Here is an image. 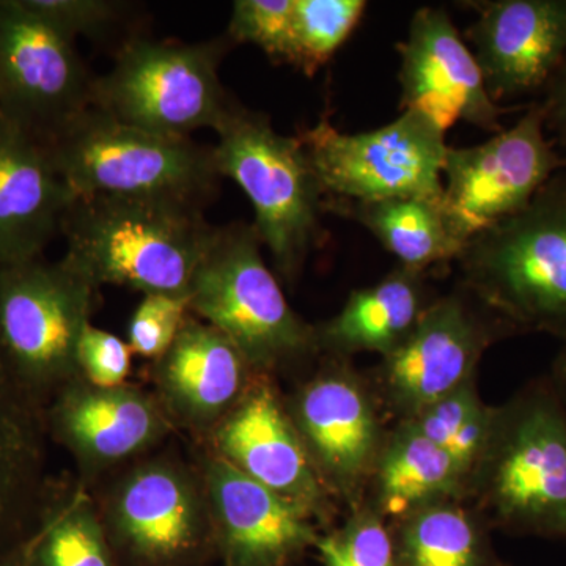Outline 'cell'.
<instances>
[{
  "label": "cell",
  "instance_id": "6da1fadb",
  "mask_svg": "<svg viewBox=\"0 0 566 566\" xmlns=\"http://www.w3.org/2000/svg\"><path fill=\"white\" fill-rule=\"evenodd\" d=\"M218 227L203 208L159 199L76 197L66 212L63 262L96 289L188 296Z\"/></svg>",
  "mask_w": 566,
  "mask_h": 566
},
{
  "label": "cell",
  "instance_id": "7a4b0ae2",
  "mask_svg": "<svg viewBox=\"0 0 566 566\" xmlns=\"http://www.w3.org/2000/svg\"><path fill=\"white\" fill-rule=\"evenodd\" d=\"M455 263L461 289L513 333L566 342V166L523 211L468 241Z\"/></svg>",
  "mask_w": 566,
  "mask_h": 566
},
{
  "label": "cell",
  "instance_id": "3957f363",
  "mask_svg": "<svg viewBox=\"0 0 566 566\" xmlns=\"http://www.w3.org/2000/svg\"><path fill=\"white\" fill-rule=\"evenodd\" d=\"M468 493L499 526L566 538V408L551 382L494 408Z\"/></svg>",
  "mask_w": 566,
  "mask_h": 566
},
{
  "label": "cell",
  "instance_id": "277c9868",
  "mask_svg": "<svg viewBox=\"0 0 566 566\" xmlns=\"http://www.w3.org/2000/svg\"><path fill=\"white\" fill-rule=\"evenodd\" d=\"M44 147L76 197L175 200L205 208L222 178L212 147L145 132L93 107Z\"/></svg>",
  "mask_w": 566,
  "mask_h": 566
},
{
  "label": "cell",
  "instance_id": "5b68a950",
  "mask_svg": "<svg viewBox=\"0 0 566 566\" xmlns=\"http://www.w3.org/2000/svg\"><path fill=\"white\" fill-rule=\"evenodd\" d=\"M216 133V169L251 200L253 227L282 281L296 282L324 238L322 188L300 142L240 102Z\"/></svg>",
  "mask_w": 566,
  "mask_h": 566
},
{
  "label": "cell",
  "instance_id": "8992f818",
  "mask_svg": "<svg viewBox=\"0 0 566 566\" xmlns=\"http://www.w3.org/2000/svg\"><path fill=\"white\" fill-rule=\"evenodd\" d=\"M253 223L218 227L193 275L191 314L221 331L253 370L270 374L319 353L314 326L305 323L266 266Z\"/></svg>",
  "mask_w": 566,
  "mask_h": 566
},
{
  "label": "cell",
  "instance_id": "52a82bcc",
  "mask_svg": "<svg viewBox=\"0 0 566 566\" xmlns=\"http://www.w3.org/2000/svg\"><path fill=\"white\" fill-rule=\"evenodd\" d=\"M232 46L227 35L197 43L134 36L123 44L114 66L95 77L92 107L163 136L218 132L238 104L219 77Z\"/></svg>",
  "mask_w": 566,
  "mask_h": 566
},
{
  "label": "cell",
  "instance_id": "ba28073f",
  "mask_svg": "<svg viewBox=\"0 0 566 566\" xmlns=\"http://www.w3.org/2000/svg\"><path fill=\"white\" fill-rule=\"evenodd\" d=\"M98 296L63 260L0 266V352L41 405L80 376L77 344Z\"/></svg>",
  "mask_w": 566,
  "mask_h": 566
},
{
  "label": "cell",
  "instance_id": "9c48e42d",
  "mask_svg": "<svg viewBox=\"0 0 566 566\" xmlns=\"http://www.w3.org/2000/svg\"><path fill=\"white\" fill-rule=\"evenodd\" d=\"M296 139L326 199L378 202L422 199L442 202L446 132L417 112L381 128L342 133L323 117Z\"/></svg>",
  "mask_w": 566,
  "mask_h": 566
},
{
  "label": "cell",
  "instance_id": "30bf717a",
  "mask_svg": "<svg viewBox=\"0 0 566 566\" xmlns=\"http://www.w3.org/2000/svg\"><path fill=\"white\" fill-rule=\"evenodd\" d=\"M566 159L532 102L512 128L474 147H449L442 169V210L464 245L523 211Z\"/></svg>",
  "mask_w": 566,
  "mask_h": 566
},
{
  "label": "cell",
  "instance_id": "8fae6325",
  "mask_svg": "<svg viewBox=\"0 0 566 566\" xmlns=\"http://www.w3.org/2000/svg\"><path fill=\"white\" fill-rule=\"evenodd\" d=\"M93 82L74 41L21 0H0V118L50 144L91 109Z\"/></svg>",
  "mask_w": 566,
  "mask_h": 566
},
{
  "label": "cell",
  "instance_id": "7c38bea8",
  "mask_svg": "<svg viewBox=\"0 0 566 566\" xmlns=\"http://www.w3.org/2000/svg\"><path fill=\"white\" fill-rule=\"evenodd\" d=\"M471 300L463 289L438 297L403 344L382 357L379 381L401 420L476 378L488 346L513 333L486 308L480 314Z\"/></svg>",
  "mask_w": 566,
  "mask_h": 566
},
{
  "label": "cell",
  "instance_id": "4fadbf2b",
  "mask_svg": "<svg viewBox=\"0 0 566 566\" xmlns=\"http://www.w3.org/2000/svg\"><path fill=\"white\" fill-rule=\"evenodd\" d=\"M98 509L107 539L145 564L181 560L212 534L202 474L175 461L134 465L118 476Z\"/></svg>",
  "mask_w": 566,
  "mask_h": 566
},
{
  "label": "cell",
  "instance_id": "5bb4252c",
  "mask_svg": "<svg viewBox=\"0 0 566 566\" xmlns=\"http://www.w3.org/2000/svg\"><path fill=\"white\" fill-rule=\"evenodd\" d=\"M285 406L327 491L357 494L374 475L386 441L363 379L346 365H327Z\"/></svg>",
  "mask_w": 566,
  "mask_h": 566
},
{
  "label": "cell",
  "instance_id": "9a60e30c",
  "mask_svg": "<svg viewBox=\"0 0 566 566\" xmlns=\"http://www.w3.org/2000/svg\"><path fill=\"white\" fill-rule=\"evenodd\" d=\"M397 50L401 111L417 112L446 133L458 122L504 132L506 109L491 99L479 63L446 9L417 10Z\"/></svg>",
  "mask_w": 566,
  "mask_h": 566
},
{
  "label": "cell",
  "instance_id": "2e32d148",
  "mask_svg": "<svg viewBox=\"0 0 566 566\" xmlns=\"http://www.w3.org/2000/svg\"><path fill=\"white\" fill-rule=\"evenodd\" d=\"M210 433L212 453L308 516L327 515L329 491L266 375H255L240 401Z\"/></svg>",
  "mask_w": 566,
  "mask_h": 566
},
{
  "label": "cell",
  "instance_id": "e0dca14e",
  "mask_svg": "<svg viewBox=\"0 0 566 566\" xmlns=\"http://www.w3.org/2000/svg\"><path fill=\"white\" fill-rule=\"evenodd\" d=\"M476 13L464 32L494 103L538 98L566 55V0L465 2ZM535 98V99H536Z\"/></svg>",
  "mask_w": 566,
  "mask_h": 566
},
{
  "label": "cell",
  "instance_id": "ac0fdd59",
  "mask_svg": "<svg viewBox=\"0 0 566 566\" xmlns=\"http://www.w3.org/2000/svg\"><path fill=\"white\" fill-rule=\"evenodd\" d=\"M44 420L87 476L158 444L172 423L159 400L144 390L93 386L81 375L55 392Z\"/></svg>",
  "mask_w": 566,
  "mask_h": 566
},
{
  "label": "cell",
  "instance_id": "d6986e66",
  "mask_svg": "<svg viewBox=\"0 0 566 566\" xmlns=\"http://www.w3.org/2000/svg\"><path fill=\"white\" fill-rule=\"evenodd\" d=\"M202 461L212 534L230 566H282L316 545L319 535L303 509L216 453Z\"/></svg>",
  "mask_w": 566,
  "mask_h": 566
},
{
  "label": "cell",
  "instance_id": "ffe728a7",
  "mask_svg": "<svg viewBox=\"0 0 566 566\" xmlns=\"http://www.w3.org/2000/svg\"><path fill=\"white\" fill-rule=\"evenodd\" d=\"M256 374L229 337L192 314L172 346L153 360L166 415L200 431H211L232 411Z\"/></svg>",
  "mask_w": 566,
  "mask_h": 566
},
{
  "label": "cell",
  "instance_id": "44dd1931",
  "mask_svg": "<svg viewBox=\"0 0 566 566\" xmlns=\"http://www.w3.org/2000/svg\"><path fill=\"white\" fill-rule=\"evenodd\" d=\"M74 199L44 144L0 118V266L41 259Z\"/></svg>",
  "mask_w": 566,
  "mask_h": 566
},
{
  "label": "cell",
  "instance_id": "7402d4cb",
  "mask_svg": "<svg viewBox=\"0 0 566 566\" xmlns=\"http://www.w3.org/2000/svg\"><path fill=\"white\" fill-rule=\"evenodd\" d=\"M428 274L397 264L382 281L356 290L340 312L315 327L319 353L344 357L395 352L416 329L434 300Z\"/></svg>",
  "mask_w": 566,
  "mask_h": 566
},
{
  "label": "cell",
  "instance_id": "603a6c76",
  "mask_svg": "<svg viewBox=\"0 0 566 566\" xmlns=\"http://www.w3.org/2000/svg\"><path fill=\"white\" fill-rule=\"evenodd\" d=\"M376 512L400 521L423 506L468 494V472L409 420L386 436L374 475Z\"/></svg>",
  "mask_w": 566,
  "mask_h": 566
},
{
  "label": "cell",
  "instance_id": "cb8c5ba5",
  "mask_svg": "<svg viewBox=\"0 0 566 566\" xmlns=\"http://www.w3.org/2000/svg\"><path fill=\"white\" fill-rule=\"evenodd\" d=\"M44 431L43 405L21 385L0 352V536L39 513Z\"/></svg>",
  "mask_w": 566,
  "mask_h": 566
},
{
  "label": "cell",
  "instance_id": "d4e9b609",
  "mask_svg": "<svg viewBox=\"0 0 566 566\" xmlns=\"http://www.w3.org/2000/svg\"><path fill=\"white\" fill-rule=\"evenodd\" d=\"M324 212L360 223L374 234L398 264L409 270L431 271L455 263L464 244L447 221L442 202L422 199H392L378 202L326 199Z\"/></svg>",
  "mask_w": 566,
  "mask_h": 566
},
{
  "label": "cell",
  "instance_id": "484cf974",
  "mask_svg": "<svg viewBox=\"0 0 566 566\" xmlns=\"http://www.w3.org/2000/svg\"><path fill=\"white\" fill-rule=\"evenodd\" d=\"M400 566H499L485 528L458 501L423 506L398 521Z\"/></svg>",
  "mask_w": 566,
  "mask_h": 566
},
{
  "label": "cell",
  "instance_id": "4316f807",
  "mask_svg": "<svg viewBox=\"0 0 566 566\" xmlns=\"http://www.w3.org/2000/svg\"><path fill=\"white\" fill-rule=\"evenodd\" d=\"M40 526L25 566H112L109 539L98 505L84 491L41 502Z\"/></svg>",
  "mask_w": 566,
  "mask_h": 566
},
{
  "label": "cell",
  "instance_id": "83f0119b",
  "mask_svg": "<svg viewBox=\"0 0 566 566\" xmlns=\"http://www.w3.org/2000/svg\"><path fill=\"white\" fill-rule=\"evenodd\" d=\"M406 420L415 423L430 441L455 458L471 482L494 420V408L480 398L476 378Z\"/></svg>",
  "mask_w": 566,
  "mask_h": 566
},
{
  "label": "cell",
  "instance_id": "f1b7e54d",
  "mask_svg": "<svg viewBox=\"0 0 566 566\" xmlns=\"http://www.w3.org/2000/svg\"><path fill=\"white\" fill-rule=\"evenodd\" d=\"M367 6L364 0H294L289 65L315 76L356 31Z\"/></svg>",
  "mask_w": 566,
  "mask_h": 566
},
{
  "label": "cell",
  "instance_id": "f546056e",
  "mask_svg": "<svg viewBox=\"0 0 566 566\" xmlns=\"http://www.w3.org/2000/svg\"><path fill=\"white\" fill-rule=\"evenodd\" d=\"M315 547L323 566H400L394 535L374 506L354 513L344 527L319 535Z\"/></svg>",
  "mask_w": 566,
  "mask_h": 566
},
{
  "label": "cell",
  "instance_id": "4dcf8cb0",
  "mask_svg": "<svg viewBox=\"0 0 566 566\" xmlns=\"http://www.w3.org/2000/svg\"><path fill=\"white\" fill-rule=\"evenodd\" d=\"M294 0H237L226 35L233 44H253L270 61L289 65Z\"/></svg>",
  "mask_w": 566,
  "mask_h": 566
},
{
  "label": "cell",
  "instance_id": "1f68e13d",
  "mask_svg": "<svg viewBox=\"0 0 566 566\" xmlns=\"http://www.w3.org/2000/svg\"><path fill=\"white\" fill-rule=\"evenodd\" d=\"M22 6L66 39L102 40L126 21L133 3L117 0H21Z\"/></svg>",
  "mask_w": 566,
  "mask_h": 566
},
{
  "label": "cell",
  "instance_id": "d6a6232c",
  "mask_svg": "<svg viewBox=\"0 0 566 566\" xmlns=\"http://www.w3.org/2000/svg\"><path fill=\"white\" fill-rule=\"evenodd\" d=\"M189 315L188 296L144 294L128 327V345L133 354L145 359H159L172 346Z\"/></svg>",
  "mask_w": 566,
  "mask_h": 566
},
{
  "label": "cell",
  "instance_id": "836d02e7",
  "mask_svg": "<svg viewBox=\"0 0 566 566\" xmlns=\"http://www.w3.org/2000/svg\"><path fill=\"white\" fill-rule=\"evenodd\" d=\"M133 352L128 342L117 335L87 324L77 344V368L85 381L93 386L126 385L132 370Z\"/></svg>",
  "mask_w": 566,
  "mask_h": 566
},
{
  "label": "cell",
  "instance_id": "e575fe53",
  "mask_svg": "<svg viewBox=\"0 0 566 566\" xmlns=\"http://www.w3.org/2000/svg\"><path fill=\"white\" fill-rule=\"evenodd\" d=\"M534 102L542 111L547 137L566 158V55L547 82L545 91Z\"/></svg>",
  "mask_w": 566,
  "mask_h": 566
},
{
  "label": "cell",
  "instance_id": "d590c367",
  "mask_svg": "<svg viewBox=\"0 0 566 566\" xmlns=\"http://www.w3.org/2000/svg\"><path fill=\"white\" fill-rule=\"evenodd\" d=\"M549 382L566 408V342L564 349H562L560 354L557 356L556 363H554L553 376H551Z\"/></svg>",
  "mask_w": 566,
  "mask_h": 566
},
{
  "label": "cell",
  "instance_id": "8d00e7d4",
  "mask_svg": "<svg viewBox=\"0 0 566 566\" xmlns=\"http://www.w3.org/2000/svg\"><path fill=\"white\" fill-rule=\"evenodd\" d=\"M0 566H17V565H14L13 562L0 560Z\"/></svg>",
  "mask_w": 566,
  "mask_h": 566
},
{
  "label": "cell",
  "instance_id": "74e56055",
  "mask_svg": "<svg viewBox=\"0 0 566 566\" xmlns=\"http://www.w3.org/2000/svg\"><path fill=\"white\" fill-rule=\"evenodd\" d=\"M566 159V158H565Z\"/></svg>",
  "mask_w": 566,
  "mask_h": 566
}]
</instances>
